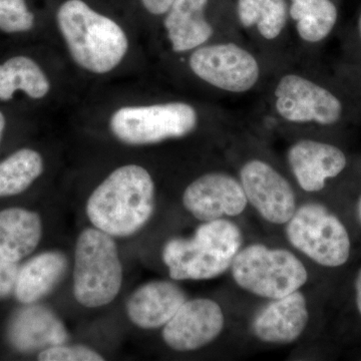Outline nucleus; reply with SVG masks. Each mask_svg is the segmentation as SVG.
Returning <instances> with one entry per match:
<instances>
[{
	"instance_id": "6ab92c4d",
	"label": "nucleus",
	"mask_w": 361,
	"mask_h": 361,
	"mask_svg": "<svg viewBox=\"0 0 361 361\" xmlns=\"http://www.w3.org/2000/svg\"><path fill=\"white\" fill-rule=\"evenodd\" d=\"M68 267L63 252L47 251L35 256L20 268L14 295L25 305L37 303L61 283Z\"/></svg>"
},
{
	"instance_id": "c85d7f7f",
	"label": "nucleus",
	"mask_w": 361,
	"mask_h": 361,
	"mask_svg": "<svg viewBox=\"0 0 361 361\" xmlns=\"http://www.w3.org/2000/svg\"><path fill=\"white\" fill-rule=\"evenodd\" d=\"M6 111L0 108V146L4 141V135H6L7 126H8V118H7Z\"/></svg>"
},
{
	"instance_id": "2eb2a0df",
	"label": "nucleus",
	"mask_w": 361,
	"mask_h": 361,
	"mask_svg": "<svg viewBox=\"0 0 361 361\" xmlns=\"http://www.w3.org/2000/svg\"><path fill=\"white\" fill-rule=\"evenodd\" d=\"M9 341L21 353L65 344L68 332L54 311L37 304H27L11 318L7 331Z\"/></svg>"
},
{
	"instance_id": "5701e85b",
	"label": "nucleus",
	"mask_w": 361,
	"mask_h": 361,
	"mask_svg": "<svg viewBox=\"0 0 361 361\" xmlns=\"http://www.w3.org/2000/svg\"><path fill=\"white\" fill-rule=\"evenodd\" d=\"M37 18L27 0H0V33L4 35H28L35 30Z\"/></svg>"
},
{
	"instance_id": "f3484780",
	"label": "nucleus",
	"mask_w": 361,
	"mask_h": 361,
	"mask_svg": "<svg viewBox=\"0 0 361 361\" xmlns=\"http://www.w3.org/2000/svg\"><path fill=\"white\" fill-rule=\"evenodd\" d=\"M209 0H175L164 18L173 51H193L212 39L214 28L205 16Z\"/></svg>"
},
{
	"instance_id": "20e7f679",
	"label": "nucleus",
	"mask_w": 361,
	"mask_h": 361,
	"mask_svg": "<svg viewBox=\"0 0 361 361\" xmlns=\"http://www.w3.org/2000/svg\"><path fill=\"white\" fill-rule=\"evenodd\" d=\"M123 282L118 247L111 235L87 228L78 236L73 266V294L85 307L97 308L115 300Z\"/></svg>"
},
{
	"instance_id": "ddd939ff",
	"label": "nucleus",
	"mask_w": 361,
	"mask_h": 361,
	"mask_svg": "<svg viewBox=\"0 0 361 361\" xmlns=\"http://www.w3.org/2000/svg\"><path fill=\"white\" fill-rule=\"evenodd\" d=\"M292 174L303 191H322L327 180L334 179L348 166V158L338 147L316 140L294 142L287 152Z\"/></svg>"
},
{
	"instance_id": "f257e3e1",
	"label": "nucleus",
	"mask_w": 361,
	"mask_h": 361,
	"mask_svg": "<svg viewBox=\"0 0 361 361\" xmlns=\"http://www.w3.org/2000/svg\"><path fill=\"white\" fill-rule=\"evenodd\" d=\"M155 208V183L135 164L116 169L87 202L90 223L111 237H129L148 223Z\"/></svg>"
},
{
	"instance_id": "a878e982",
	"label": "nucleus",
	"mask_w": 361,
	"mask_h": 361,
	"mask_svg": "<svg viewBox=\"0 0 361 361\" xmlns=\"http://www.w3.org/2000/svg\"><path fill=\"white\" fill-rule=\"evenodd\" d=\"M20 266L18 262L0 255V300L7 298L14 292Z\"/></svg>"
},
{
	"instance_id": "cd10ccee",
	"label": "nucleus",
	"mask_w": 361,
	"mask_h": 361,
	"mask_svg": "<svg viewBox=\"0 0 361 361\" xmlns=\"http://www.w3.org/2000/svg\"><path fill=\"white\" fill-rule=\"evenodd\" d=\"M174 2L175 0H142L146 11L154 16H165Z\"/></svg>"
},
{
	"instance_id": "b1692460",
	"label": "nucleus",
	"mask_w": 361,
	"mask_h": 361,
	"mask_svg": "<svg viewBox=\"0 0 361 361\" xmlns=\"http://www.w3.org/2000/svg\"><path fill=\"white\" fill-rule=\"evenodd\" d=\"M258 23L256 30L263 39L272 42L283 33L289 18L286 0H256Z\"/></svg>"
},
{
	"instance_id": "c756f323",
	"label": "nucleus",
	"mask_w": 361,
	"mask_h": 361,
	"mask_svg": "<svg viewBox=\"0 0 361 361\" xmlns=\"http://www.w3.org/2000/svg\"><path fill=\"white\" fill-rule=\"evenodd\" d=\"M355 291H356V305H357L358 311L361 314V269L356 277L355 281Z\"/></svg>"
},
{
	"instance_id": "39448f33",
	"label": "nucleus",
	"mask_w": 361,
	"mask_h": 361,
	"mask_svg": "<svg viewBox=\"0 0 361 361\" xmlns=\"http://www.w3.org/2000/svg\"><path fill=\"white\" fill-rule=\"evenodd\" d=\"M231 271L239 287L270 300L299 290L308 279L305 266L292 252L262 244L240 250Z\"/></svg>"
},
{
	"instance_id": "7c9ffc66",
	"label": "nucleus",
	"mask_w": 361,
	"mask_h": 361,
	"mask_svg": "<svg viewBox=\"0 0 361 361\" xmlns=\"http://www.w3.org/2000/svg\"><path fill=\"white\" fill-rule=\"evenodd\" d=\"M357 32H358V35H360V39L361 40V13L360 14V16H358Z\"/></svg>"
},
{
	"instance_id": "4be33fe9",
	"label": "nucleus",
	"mask_w": 361,
	"mask_h": 361,
	"mask_svg": "<svg viewBox=\"0 0 361 361\" xmlns=\"http://www.w3.org/2000/svg\"><path fill=\"white\" fill-rule=\"evenodd\" d=\"M44 170L39 152L21 148L0 161V198L16 196L25 192Z\"/></svg>"
},
{
	"instance_id": "bb28decb",
	"label": "nucleus",
	"mask_w": 361,
	"mask_h": 361,
	"mask_svg": "<svg viewBox=\"0 0 361 361\" xmlns=\"http://www.w3.org/2000/svg\"><path fill=\"white\" fill-rule=\"evenodd\" d=\"M237 13L243 27H256L258 23V6L256 0H238Z\"/></svg>"
},
{
	"instance_id": "f8f14e48",
	"label": "nucleus",
	"mask_w": 361,
	"mask_h": 361,
	"mask_svg": "<svg viewBox=\"0 0 361 361\" xmlns=\"http://www.w3.org/2000/svg\"><path fill=\"white\" fill-rule=\"evenodd\" d=\"M225 317L212 299L186 300L164 326L163 339L177 351H192L215 341L224 329Z\"/></svg>"
},
{
	"instance_id": "4468645a",
	"label": "nucleus",
	"mask_w": 361,
	"mask_h": 361,
	"mask_svg": "<svg viewBox=\"0 0 361 361\" xmlns=\"http://www.w3.org/2000/svg\"><path fill=\"white\" fill-rule=\"evenodd\" d=\"M310 320L307 301L300 291L271 299L252 322V331L267 343L288 344L301 336Z\"/></svg>"
},
{
	"instance_id": "a211bd4d",
	"label": "nucleus",
	"mask_w": 361,
	"mask_h": 361,
	"mask_svg": "<svg viewBox=\"0 0 361 361\" xmlns=\"http://www.w3.org/2000/svg\"><path fill=\"white\" fill-rule=\"evenodd\" d=\"M51 90V80L32 56L18 54L0 61V104L11 103L18 94L40 101Z\"/></svg>"
},
{
	"instance_id": "f03ea898",
	"label": "nucleus",
	"mask_w": 361,
	"mask_h": 361,
	"mask_svg": "<svg viewBox=\"0 0 361 361\" xmlns=\"http://www.w3.org/2000/svg\"><path fill=\"white\" fill-rule=\"evenodd\" d=\"M56 23L73 61L90 73H111L129 51V39L122 26L84 0L63 2L56 11Z\"/></svg>"
},
{
	"instance_id": "423d86ee",
	"label": "nucleus",
	"mask_w": 361,
	"mask_h": 361,
	"mask_svg": "<svg viewBox=\"0 0 361 361\" xmlns=\"http://www.w3.org/2000/svg\"><path fill=\"white\" fill-rule=\"evenodd\" d=\"M199 114L191 104L173 101L148 106L118 109L109 127L118 141L130 146H147L192 134L198 127Z\"/></svg>"
},
{
	"instance_id": "393cba45",
	"label": "nucleus",
	"mask_w": 361,
	"mask_h": 361,
	"mask_svg": "<svg viewBox=\"0 0 361 361\" xmlns=\"http://www.w3.org/2000/svg\"><path fill=\"white\" fill-rule=\"evenodd\" d=\"M42 361H103V355L94 349L85 345H59L51 346L42 349L39 355Z\"/></svg>"
},
{
	"instance_id": "0eeeda50",
	"label": "nucleus",
	"mask_w": 361,
	"mask_h": 361,
	"mask_svg": "<svg viewBox=\"0 0 361 361\" xmlns=\"http://www.w3.org/2000/svg\"><path fill=\"white\" fill-rule=\"evenodd\" d=\"M286 235L294 248L324 267L345 264L350 255L345 226L322 204H304L296 209L286 223Z\"/></svg>"
},
{
	"instance_id": "412c9836",
	"label": "nucleus",
	"mask_w": 361,
	"mask_h": 361,
	"mask_svg": "<svg viewBox=\"0 0 361 361\" xmlns=\"http://www.w3.org/2000/svg\"><path fill=\"white\" fill-rule=\"evenodd\" d=\"M289 18L304 42L318 44L334 32L338 8L332 0H290Z\"/></svg>"
},
{
	"instance_id": "6e6552de",
	"label": "nucleus",
	"mask_w": 361,
	"mask_h": 361,
	"mask_svg": "<svg viewBox=\"0 0 361 361\" xmlns=\"http://www.w3.org/2000/svg\"><path fill=\"white\" fill-rule=\"evenodd\" d=\"M190 70L202 82L230 94H245L257 85L261 66L249 49L235 42L206 44L191 51Z\"/></svg>"
},
{
	"instance_id": "9d476101",
	"label": "nucleus",
	"mask_w": 361,
	"mask_h": 361,
	"mask_svg": "<svg viewBox=\"0 0 361 361\" xmlns=\"http://www.w3.org/2000/svg\"><path fill=\"white\" fill-rule=\"evenodd\" d=\"M239 180L248 203L263 219L286 224L296 211L295 193L290 183L267 161L254 159L240 170Z\"/></svg>"
},
{
	"instance_id": "1a4fd4ad",
	"label": "nucleus",
	"mask_w": 361,
	"mask_h": 361,
	"mask_svg": "<svg viewBox=\"0 0 361 361\" xmlns=\"http://www.w3.org/2000/svg\"><path fill=\"white\" fill-rule=\"evenodd\" d=\"M273 108L285 122L315 123L330 127L341 122L344 104L329 87L305 75L289 73L278 80L273 92Z\"/></svg>"
},
{
	"instance_id": "dca6fc26",
	"label": "nucleus",
	"mask_w": 361,
	"mask_h": 361,
	"mask_svg": "<svg viewBox=\"0 0 361 361\" xmlns=\"http://www.w3.org/2000/svg\"><path fill=\"white\" fill-rule=\"evenodd\" d=\"M186 300V293L177 284L155 280L142 285L130 296L127 313L130 322L140 329H160Z\"/></svg>"
},
{
	"instance_id": "aec40b11",
	"label": "nucleus",
	"mask_w": 361,
	"mask_h": 361,
	"mask_svg": "<svg viewBox=\"0 0 361 361\" xmlns=\"http://www.w3.org/2000/svg\"><path fill=\"white\" fill-rule=\"evenodd\" d=\"M42 234L37 212L18 207L0 211V255L4 258L20 262L37 249Z\"/></svg>"
},
{
	"instance_id": "7ed1b4c3",
	"label": "nucleus",
	"mask_w": 361,
	"mask_h": 361,
	"mask_svg": "<svg viewBox=\"0 0 361 361\" xmlns=\"http://www.w3.org/2000/svg\"><path fill=\"white\" fill-rule=\"evenodd\" d=\"M243 237L231 221H207L193 238H174L166 243L163 260L174 280H208L231 268L241 250Z\"/></svg>"
},
{
	"instance_id": "2f4dec72",
	"label": "nucleus",
	"mask_w": 361,
	"mask_h": 361,
	"mask_svg": "<svg viewBox=\"0 0 361 361\" xmlns=\"http://www.w3.org/2000/svg\"><path fill=\"white\" fill-rule=\"evenodd\" d=\"M357 214H358V219H360V223H361V197H360V201H358Z\"/></svg>"
},
{
	"instance_id": "9b49d317",
	"label": "nucleus",
	"mask_w": 361,
	"mask_h": 361,
	"mask_svg": "<svg viewBox=\"0 0 361 361\" xmlns=\"http://www.w3.org/2000/svg\"><path fill=\"white\" fill-rule=\"evenodd\" d=\"M247 204L240 180L223 172L202 175L183 194L186 210L204 222L238 216L244 212Z\"/></svg>"
}]
</instances>
